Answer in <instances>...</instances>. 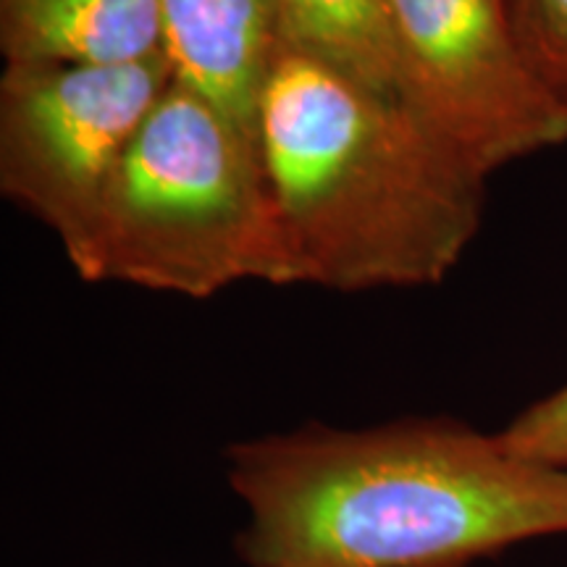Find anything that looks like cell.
I'll return each instance as SVG.
<instances>
[{
    "instance_id": "5",
    "label": "cell",
    "mask_w": 567,
    "mask_h": 567,
    "mask_svg": "<svg viewBox=\"0 0 567 567\" xmlns=\"http://www.w3.org/2000/svg\"><path fill=\"white\" fill-rule=\"evenodd\" d=\"M400 101L481 176L567 142V103L538 80L505 0H389Z\"/></svg>"
},
{
    "instance_id": "6",
    "label": "cell",
    "mask_w": 567,
    "mask_h": 567,
    "mask_svg": "<svg viewBox=\"0 0 567 567\" xmlns=\"http://www.w3.org/2000/svg\"><path fill=\"white\" fill-rule=\"evenodd\" d=\"M174 80L258 137V111L284 42L276 0H158Z\"/></svg>"
},
{
    "instance_id": "2",
    "label": "cell",
    "mask_w": 567,
    "mask_h": 567,
    "mask_svg": "<svg viewBox=\"0 0 567 567\" xmlns=\"http://www.w3.org/2000/svg\"><path fill=\"white\" fill-rule=\"evenodd\" d=\"M258 142L305 284L429 287L478 234L486 176L400 97L287 38L260 97Z\"/></svg>"
},
{
    "instance_id": "1",
    "label": "cell",
    "mask_w": 567,
    "mask_h": 567,
    "mask_svg": "<svg viewBox=\"0 0 567 567\" xmlns=\"http://www.w3.org/2000/svg\"><path fill=\"white\" fill-rule=\"evenodd\" d=\"M250 567H467L567 534V467L446 417L310 423L226 450Z\"/></svg>"
},
{
    "instance_id": "3",
    "label": "cell",
    "mask_w": 567,
    "mask_h": 567,
    "mask_svg": "<svg viewBox=\"0 0 567 567\" xmlns=\"http://www.w3.org/2000/svg\"><path fill=\"white\" fill-rule=\"evenodd\" d=\"M74 271L203 300L305 284L258 137L179 82L134 134Z\"/></svg>"
},
{
    "instance_id": "8",
    "label": "cell",
    "mask_w": 567,
    "mask_h": 567,
    "mask_svg": "<svg viewBox=\"0 0 567 567\" xmlns=\"http://www.w3.org/2000/svg\"><path fill=\"white\" fill-rule=\"evenodd\" d=\"M284 38L354 80L400 97L389 0H276Z\"/></svg>"
},
{
    "instance_id": "4",
    "label": "cell",
    "mask_w": 567,
    "mask_h": 567,
    "mask_svg": "<svg viewBox=\"0 0 567 567\" xmlns=\"http://www.w3.org/2000/svg\"><path fill=\"white\" fill-rule=\"evenodd\" d=\"M174 82L166 55L132 63H6L0 189L76 266L134 134Z\"/></svg>"
},
{
    "instance_id": "10",
    "label": "cell",
    "mask_w": 567,
    "mask_h": 567,
    "mask_svg": "<svg viewBox=\"0 0 567 567\" xmlns=\"http://www.w3.org/2000/svg\"><path fill=\"white\" fill-rule=\"evenodd\" d=\"M513 455L551 467H567V386L544 396L496 434Z\"/></svg>"
},
{
    "instance_id": "7",
    "label": "cell",
    "mask_w": 567,
    "mask_h": 567,
    "mask_svg": "<svg viewBox=\"0 0 567 567\" xmlns=\"http://www.w3.org/2000/svg\"><path fill=\"white\" fill-rule=\"evenodd\" d=\"M6 63H132L163 55L158 0H0Z\"/></svg>"
},
{
    "instance_id": "9",
    "label": "cell",
    "mask_w": 567,
    "mask_h": 567,
    "mask_svg": "<svg viewBox=\"0 0 567 567\" xmlns=\"http://www.w3.org/2000/svg\"><path fill=\"white\" fill-rule=\"evenodd\" d=\"M505 9L530 69L567 103V0H505Z\"/></svg>"
}]
</instances>
